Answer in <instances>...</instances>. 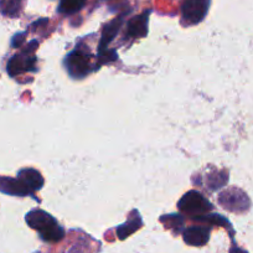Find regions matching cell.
<instances>
[{"label":"cell","mask_w":253,"mask_h":253,"mask_svg":"<svg viewBox=\"0 0 253 253\" xmlns=\"http://www.w3.org/2000/svg\"><path fill=\"white\" fill-rule=\"evenodd\" d=\"M26 222L34 230L39 231L41 238L47 242H57L62 240L65 231L57 221L42 210H33L26 215Z\"/></svg>","instance_id":"obj_1"},{"label":"cell","mask_w":253,"mask_h":253,"mask_svg":"<svg viewBox=\"0 0 253 253\" xmlns=\"http://www.w3.org/2000/svg\"><path fill=\"white\" fill-rule=\"evenodd\" d=\"M177 208L186 215L193 216V217H201L205 216L209 211H211L212 205L209 203L206 198H204L198 191H189L180 199Z\"/></svg>","instance_id":"obj_2"},{"label":"cell","mask_w":253,"mask_h":253,"mask_svg":"<svg viewBox=\"0 0 253 253\" xmlns=\"http://www.w3.org/2000/svg\"><path fill=\"white\" fill-rule=\"evenodd\" d=\"M91 60L92 55L81 48H76L70 52L65 60V65H66L70 76L74 79H82V77L87 76L92 71Z\"/></svg>","instance_id":"obj_3"},{"label":"cell","mask_w":253,"mask_h":253,"mask_svg":"<svg viewBox=\"0 0 253 253\" xmlns=\"http://www.w3.org/2000/svg\"><path fill=\"white\" fill-rule=\"evenodd\" d=\"M210 6V0H184L181 5L182 19L187 24H199L204 20Z\"/></svg>","instance_id":"obj_4"},{"label":"cell","mask_w":253,"mask_h":253,"mask_svg":"<svg viewBox=\"0 0 253 253\" xmlns=\"http://www.w3.org/2000/svg\"><path fill=\"white\" fill-rule=\"evenodd\" d=\"M35 50L33 48H26L21 53L14 55L8 62V72L10 76H16V75L24 74L28 71H35V63L36 58L35 56L31 55V52Z\"/></svg>","instance_id":"obj_5"},{"label":"cell","mask_w":253,"mask_h":253,"mask_svg":"<svg viewBox=\"0 0 253 253\" xmlns=\"http://www.w3.org/2000/svg\"><path fill=\"white\" fill-rule=\"evenodd\" d=\"M220 203L223 208L231 211H245L250 206V200L247 195L237 189L226 191L220 196Z\"/></svg>","instance_id":"obj_6"},{"label":"cell","mask_w":253,"mask_h":253,"mask_svg":"<svg viewBox=\"0 0 253 253\" xmlns=\"http://www.w3.org/2000/svg\"><path fill=\"white\" fill-rule=\"evenodd\" d=\"M150 10L144 11L140 15L130 19L126 26V35L129 38H144L148 34V21Z\"/></svg>","instance_id":"obj_7"},{"label":"cell","mask_w":253,"mask_h":253,"mask_svg":"<svg viewBox=\"0 0 253 253\" xmlns=\"http://www.w3.org/2000/svg\"><path fill=\"white\" fill-rule=\"evenodd\" d=\"M210 238V230L204 226H191L184 231V241L190 246L200 247L208 243Z\"/></svg>","instance_id":"obj_8"},{"label":"cell","mask_w":253,"mask_h":253,"mask_svg":"<svg viewBox=\"0 0 253 253\" xmlns=\"http://www.w3.org/2000/svg\"><path fill=\"white\" fill-rule=\"evenodd\" d=\"M0 191L8 195L15 196H26L31 195V191L19 179H11V177L0 176Z\"/></svg>","instance_id":"obj_9"},{"label":"cell","mask_w":253,"mask_h":253,"mask_svg":"<svg viewBox=\"0 0 253 253\" xmlns=\"http://www.w3.org/2000/svg\"><path fill=\"white\" fill-rule=\"evenodd\" d=\"M18 179L24 184V186L28 187L31 193L40 190L43 185V179L40 172L31 168H26L19 171Z\"/></svg>","instance_id":"obj_10"},{"label":"cell","mask_w":253,"mask_h":253,"mask_svg":"<svg viewBox=\"0 0 253 253\" xmlns=\"http://www.w3.org/2000/svg\"><path fill=\"white\" fill-rule=\"evenodd\" d=\"M122 23H123V15L118 16V18H116L114 20H112L111 23H108L104 26L101 42H99V52L106 51L107 46H108L109 43L112 42V40L116 38L117 33H118L119 29H121Z\"/></svg>","instance_id":"obj_11"},{"label":"cell","mask_w":253,"mask_h":253,"mask_svg":"<svg viewBox=\"0 0 253 253\" xmlns=\"http://www.w3.org/2000/svg\"><path fill=\"white\" fill-rule=\"evenodd\" d=\"M140 226H142V220H140L139 215L137 213V216L130 218L128 222L119 226L118 230H117V235H118L119 240H124V238L132 235V233H134L138 228H140Z\"/></svg>","instance_id":"obj_12"},{"label":"cell","mask_w":253,"mask_h":253,"mask_svg":"<svg viewBox=\"0 0 253 253\" xmlns=\"http://www.w3.org/2000/svg\"><path fill=\"white\" fill-rule=\"evenodd\" d=\"M86 1L87 0H61L60 5H58V11L61 14L71 15V14L81 10L84 4H86Z\"/></svg>","instance_id":"obj_13"},{"label":"cell","mask_w":253,"mask_h":253,"mask_svg":"<svg viewBox=\"0 0 253 253\" xmlns=\"http://www.w3.org/2000/svg\"><path fill=\"white\" fill-rule=\"evenodd\" d=\"M1 11L8 16H16L21 9V0H1Z\"/></svg>","instance_id":"obj_14"},{"label":"cell","mask_w":253,"mask_h":253,"mask_svg":"<svg viewBox=\"0 0 253 253\" xmlns=\"http://www.w3.org/2000/svg\"><path fill=\"white\" fill-rule=\"evenodd\" d=\"M231 253H247V252H245V251L240 250V248L237 247H233L232 250H231Z\"/></svg>","instance_id":"obj_15"}]
</instances>
